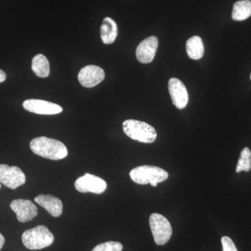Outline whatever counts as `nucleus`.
I'll return each mask as SVG.
<instances>
[{
    "label": "nucleus",
    "instance_id": "obj_13",
    "mask_svg": "<svg viewBox=\"0 0 251 251\" xmlns=\"http://www.w3.org/2000/svg\"><path fill=\"white\" fill-rule=\"evenodd\" d=\"M34 201L53 217H59L62 214L63 204L58 198L51 195H39L34 198Z\"/></svg>",
    "mask_w": 251,
    "mask_h": 251
},
{
    "label": "nucleus",
    "instance_id": "obj_18",
    "mask_svg": "<svg viewBox=\"0 0 251 251\" xmlns=\"http://www.w3.org/2000/svg\"><path fill=\"white\" fill-rule=\"evenodd\" d=\"M251 170V151L249 148H245L241 152L238 161L236 172L237 173L242 171L249 172Z\"/></svg>",
    "mask_w": 251,
    "mask_h": 251
},
{
    "label": "nucleus",
    "instance_id": "obj_10",
    "mask_svg": "<svg viewBox=\"0 0 251 251\" xmlns=\"http://www.w3.org/2000/svg\"><path fill=\"white\" fill-rule=\"evenodd\" d=\"M10 206L17 216L18 221L21 223L30 221L38 214L37 207L34 203L28 200H14Z\"/></svg>",
    "mask_w": 251,
    "mask_h": 251
},
{
    "label": "nucleus",
    "instance_id": "obj_20",
    "mask_svg": "<svg viewBox=\"0 0 251 251\" xmlns=\"http://www.w3.org/2000/svg\"><path fill=\"white\" fill-rule=\"evenodd\" d=\"M221 243H222L223 251H238L235 244L229 237L225 236L221 238Z\"/></svg>",
    "mask_w": 251,
    "mask_h": 251
},
{
    "label": "nucleus",
    "instance_id": "obj_3",
    "mask_svg": "<svg viewBox=\"0 0 251 251\" xmlns=\"http://www.w3.org/2000/svg\"><path fill=\"white\" fill-rule=\"evenodd\" d=\"M168 173L165 170L153 166H142L135 168L130 172V179L136 184L145 185L150 184L153 187L157 184L166 181Z\"/></svg>",
    "mask_w": 251,
    "mask_h": 251
},
{
    "label": "nucleus",
    "instance_id": "obj_12",
    "mask_svg": "<svg viewBox=\"0 0 251 251\" xmlns=\"http://www.w3.org/2000/svg\"><path fill=\"white\" fill-rule=\"evenodd\" d=\"M158 45V41L156 36H151L144 39L137 48L136 57L138 60L143 64L152 62L156 55Z\"/></svg>",
    "mask_w": 251,
    "mask_h": 251
},
{
    "label": "nucleus",
    "instance_id": "obj_17",
    "mask_svg": "<svg viewBox=\"0 0 251 251\" xmlns=\"http://www.w3.org/2000/svg\"><path fill=\"white\" fill-rule=\"evenodd\" d=\"M31 69L39 77H47L50 74V64L45 55L36 54L31 62Z\"/></svg>",
    "mask_w": 251,
    "mask_h": 251
},
{
    "label": "nucleus",
    "instance_id": "obj_16",
    "mask_svg": "<svg viewBox=\"0 0 251 251\" xmlns=\"http://www.w3.org/2000/svg\"><path fill=\"white\" fill-rule=\"evenodd\" d=\"M251 16V0H240L234 3L232 18L235 21H243Z\"/></svg>",
    "mask_w": 251,
    "mask_h": 251
},
{
    "label": "nucleus",
    "instance_id": "obj_2",
    "mask_svg": "<svg viewBox=\"0 0 251 251\" xmlns=\"http://www.w3.org/2000/svg\"><path fill=\"white\" fill-rule=\"evenodd\" d=\"M53 234L44 226H38L23 232L22 242L25 247L30 250H41L52 245Z\"/></svg>",
    "mask_w": 251,
    "mask_h": 251
},
{
    "label": "nucleus",
    "instance_id": "obj_5",
    "mask_svg": "<svg viewBox=\"0 0 251 251\" xmlns=\"http://www.w3.org/2000/svg\"><path fill=\"white\" fill-rule=\"evenodd\" d=\"M150 226L157 245H165L169 242L173 234V229L169 221L166 217L157 213L151 214L150 217Z\"/></svg>",
    "mask_w": 251,
    "mask_h": 251
},
{
    "label": "nucleus",
    "instance_id": "obj_7",
    "mask_svg": "<svg viewBox=\"0 0 251 251\" xmlns=\"http://www.w3.org/2000/svg\"><path fill=\"white\" fill-rule=\"evenodd\" d=\"M75 188L80 193H93L102 194L107 188V183L101 178L86 173L77 178L75 181Z\"/></svg>",
    "mask_w": 251,
    "mask_h": 251
},
{
    "label": "nucleus",
    "instance_id": "obj_11",
    "mask_svg": "<svg viewBox=\"0 0 251 251\" xmlns=\"http://www.w3.org/2000/svg\"><path fill=\"white\" fill-rule=\"evenodd\" d=\"M168 89L175 106L180 110L186 108L188 103V94L184 83L179 79L172 77L168 82Z\"/></svg>",
    "mask_w": 251,
    "mask_h": 251
},
{
    "label": "nucleus",
    "instance_id": "obj_8",
    "mask_svg": "<svg viewBox=\"0 0 251 251\" xmlns=\"http://www.w3.org/2000/svg\"><path fill=\"white\" fill-rule=\"evenodd\" d=\"M23 105L28 112L39 115H57L63 110L60 105L40 99H28L23 102Z\"/></svg>",
    "mask_w": 251,
    "mask_h": 251
},
{
    "label": "nucleus",
    "instance_id": "obj_6",
    "mask_svg": "<svg viewBox=\"0 0 251 251\" xmlns=\"http://www.w3.org/2000/svg\"><path fill=\"white\" fill-rule=\"evenodd\" d=\"M25 175L17 166L0 164V183L11 189H16L25 184Z\"/></svg>",
    "mask_w": 251,
    "mask_h": 251
},
{
    "label": "nucleus",
    "instance_id": "obj_9",
    "mask_svg": "<svg viewBox=\"0 0 251 251\" xmlns=\"http://www.w3.org/2000/svg\"><path fill=\"white\" fill-rule=\"evenodd\" d=\"M77 78L81 85L87 88H92L104 80L105 72L102 68L97 66H86L79 72Z\"/></svg>",
    "mask_w": 251,
    "mask_h": 251
},
{
    "label": "nucleus",
    "instance_id": "obj_23",
    "mask_svg": "<svg viewBox=\"0 0 251 251\" xmlns=\"http://www.w3.org/2000/svg\"><path fill=\"white\" fill-rule=\"evenodd\" d=\"M0 188H1V184H0Z\"/></svg>",
    "mask_w": 251,
    "mask_h": 251
},
{
    "label": "nucleus",
    "instance_id": "obj_24",
    "mask_svg": "<svg viewBox=\"0 0 251 251\" xmlns=\"http://www.w3.org/2000/svg\"></svg>",
    "mask_w": 251,
    "mask_h": 251
},
{
    "label": "nucleus",
    "instance_id": "obj_15",
    "mask_svg": "<svg viewBox=\"0 0 251 251\" xmlns=\"http://www.w3.org/2000/svg\"><path fill=\"white\" fill-rule=\"evenodd\" d=\"M186 52L188 57L194 60L202 58L204 52L202 39L198 36L190 38L186 42Z\"/></svg>",
    "mask_w": 251,
    "mask_h": 251
},
{
    "label": "nucleus",
    "instance_id": "obj_1",
    "mask_svg": "<svg viewBox=\"0 0 251 251\" xmlns=\"http://www.w3.org/2000/svg\"><path fill=\"white\" fill-rule=\"evenodd\" d=\"M30 149L38 156L53 161L63 159L68 156V150L64 143L44 136L31 140Z\"/></svg>",
    "mask_w": 251,
    "mask_h": 251
},
{
    "label": "nucleus",
    "instance_id": "obj_14",
    "mask_svg": "<svg viewBox=\"0 0 251 251\" xmlns=\"http://www.w3.org/2000/svg\"><path fill=\"white\" fill-rule=\"evenodd\" d=\"M118 34L117 23L111 18H104L100 27V37L104 44H112Z\"/></svg>",
    "mask_w": 251,
    "mask_h": 251
},
{
    "label": "nucleus",
    "instance_id": "obj_21",
    "mask_svg": "<svg viewBox=\"0 0 251 251\" xmlns=\"http://www.w3.org/2000/svg\"><path fill=\"white\" fill-rule=\"evenodd\" d=\"M6 74L2 70L0 69V83L1 82H4L5 80H6Z\"/></svg>",
    "mask_w": 251,
    "mask_h": 251
},
{
    "label": "nucleus",
    "instance_id": "obj_4",
    "mask_svg": "<svg viewBox=\"0 0 251 251\" xmlns=\"http://www.w3.org/2000/svg\"><path fill=\"white\" fill-rule=\"evenodd\" d=\"M123 130L127 136L140 143H152L156 140L157 133L152 126L135 120L123 122Z\"/></svg>",
    "mask_w": 251,
    "mask_h": 251
},
{
    "label": "nucleus",
    "instance_id": "obj_22",
    "mask_svg": "<svg viewBox=\"0 0 251 251\" xmlns=\"http://www.w3.org/2000/svg\"><path fill=\"white\" fill-rule=\"evenodd\" d=\"M4 243L5 239L4 236L0 233V250H1V249H2L3 247H4Z\"/></svg>",
    "mask_w": 251,
    "mask_h": 251
},
{
    "label": "nucleus",
    "instance_id": "obj_19",
    "mask_svg": "<svg viewBox=\"0 0 251 251\" xmlns=\"http://www.w3.org/2000/svg\"><path fill=\"white\" fill-rule=\"evenodd\" d=\"M123 245L117 242H107L99 244L92 251H122Z\"/></svg>",
    "mask_w": 251,
    "mask_h": 251
}]
</instances>
